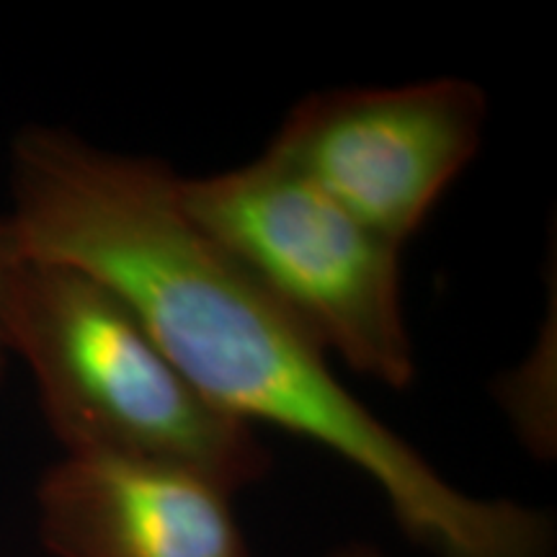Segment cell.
Returning a JSON list of instances; mask_svg holds the SVG:
<instances>
[{"label":"cell","mask_w":557,"mask_h":557,"mask_svg":"<svg viewBox=\"0 0 557 557\" xmlns=\"http://www.w3.org/2000/svg\"><path fill=\"white\" fill-rule=\"evenodd\" d=\"M9 181L5 218L24 259L70 263L120 292L201 398L346 459L416 547L555 557L547 511L462 493L341 385L318 341L186 218L163 160L29 124L11 143Z\"/></svg>","instance_id":"6da1fadb"},{"label":"cell","mask_w":557,"mask_h":557,"mask_svg":"<svg viewBox=\"0 0 557 557\" xmlns=\"http://www.w3.org/2000/svg\"><path fill=\"white\" fill-rule=\"evenodd\" d=\"M3 333L65 455L191 472L227 496L269 475L256 431L201 398L120 292L88 271L21 256Z\"/></svg>","instance_id":"7a4b0ae2"},{"label":"cell","mask_w":557,"mask_h":557,"mask_svg":"<svg viewBox=\"0 0 557 557\" xmlns=\"http://www.w3.org/2000/svg\"><path fill=\"white\" fill-rule=\"evenodd\" d=\"M178 201L325 354L393 389L413 382L400 246L269 152L207 178L178 176Z\"/></svg>","instance_id":"3957f363"},{"label":"cell","mask_w":557,"mask_h":557,"mask_svg":"<svg viewBox=\"0 0 557 557\" xmlns=\"http://www.w3.org/2000/svg\"><path fill=\"white\" fill-rule=\"evenodd\" d=\"M485 120L483 88L465 78L323 90L284 116L267 152L403 248L478 156Z\"/></svg>","instance_id":"277c9868"},{"label":"cell","mask_w":557,"mask_h":557,"mask_svg":"<svg viewBox=\"0 0 557 557\" xmlns=\"http://www.w3.org/2000/svg\"><path fill=\"white\" fill-rule=\"evenodd\" d=\"M54 557H248L233 496L191 472L62 455L37 485Z\"/></svg>","instance_id":"5b68a950"},{"label":"cell","mask_w":557,"mask_h":557,"mask_svg":"<svg viewBox=\"0 0 557 557\" xmlns=\"http://www.w3.org/2000/svg\"><path fill=\"white\" fill-rule=\"evenodd\" d=\"M21 261V250L16 246V235H13L11 222L5 214H0V382L5 377V367H9V348H5V333H3V305L5 292H9L11 276Z\"/></svg>","instance_id":"8992f818"},{"label":"cell","mask_w":557,"mask_h":557,"mask_svg":"<svg viewBox=\"0 0 557 557\" xmlns=\"http://www.w3.org/2000/svg\"><path fill=\"white\" fill-rule=\"evenodd\" d=\"M325 557H385V553L369 542H346V545L333 547Z\"/></svg>","instance_id":"52a82bcc"}]
</instances>
